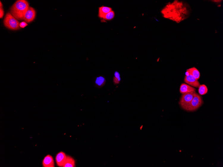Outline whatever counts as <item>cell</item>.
Instances as JSON below:
<instances>
[{
  "label": "cell",
  "mask_w": 223,
  "mask_h": 167,
  "mask_svg": "<svg viewBox=\"0 0 223 167\" xmlns=\"http://www.w3.org/2000/svg\"><path fill=\"white\" fill-rule=\"evenodd\" d=\"M29 7L28 1L25 0H18L11 7V14L17 20H24V15Z\"/></svg>",
  "instance_id": "obj_1"
},
{
  "label": "cell",
  "mask_w": 223,
  "mask_h": 167,
  "mask_svg": "<svg viewBox=\"0 0 223 167\" xmlns=\"http://www.w3.org/2000/svg\"><path fill=\"white\" fill-rule=\"evenodd\" d=\"M0 17H1V18L3 17V16L4 15V12L3 9L2 8H1L0 9Z\"/></svg>",
  "instance_id": "obj_18"
},
{
  "label": "cell",
  "mask_w": 223,
  "mask_h": 167,
  "mask_svg": "<svg viewBox=\"0 0 223 167\" xmlns=\"http://www.w3.org/2000/svg\"><path fill=\"white\" fill-rule=\"evenodd\" d=\"M4 25L10 30H17L20 29V23L10 12L7 13L4 21Z\"/></svg>",
  "instance_id": "obj_2"
},
{
  "label": "cell",
  "mask_w": 223,
  "mask_h": 167,
  "mask_svg": "<svg viewBox=\"0 0 223 167\" xmlns=\"http://www.w3.org/2000/svg\"><path fill=\"white\" fill-rule=\"evenodd\" d=\"M114 17H115V13L112 10L107 13L103 19L105 20H112Z\"/></svg>",
  "instance_id": "obj_15"
},
{
  "label": "cell",
  "mask_w": 223,
  "mask_h": 167,
  "mask_svg": "<svg viewBox=\"0 0 223 167\" xmlns=\"http://www.w3.org/2000/svg\"><path fill=\"white\" fill-rule=\"evenodd\" d=\"M186 71L188 72L189 74L192 75L197 80L199 79L200 77V71L195 67L187 69Z\"/></svg>",
  "instance_id": "obj_11"
},
{
  "label": "cell",
  "mask_w": 223,
  "mask_h": 167,
  "mask_svg": "<svg viewBox=\"0 0 223 167\" xmlns=\"http://www.w3.org/2000/svg\"><path fill=\"white\" fill-rule=\"evenodd\" d=\"M112 11V8L102 6L99 7L98 16L100 18H103L109 12Z\"/></svg>",
  "instance_id": "obj_10"
},
{
  "label": "cell",
  "mask_w": 223,
  "mask_h": 167,
  "mask_svg": "<svg viewBox=\"0 0 223 167\" xmlns=\"http://www.w3.org/2000/svg\"><path fill=\"white\" fill-rule=\"evenodd\" d=\"M0 7H1V8H2V4L1 1V5H0Z\"/></svg>",
  "instance_id": "obj_19"
},
{
  "label": "cell",
  "mask_w": 223,
  "mask_h": 167,
  "mask_svg": "<svg viewBox=\"0 0 223 167\" xmlns=\"http://www.w3.org/2000/svg\"><path fill=\"white\" fill-rule=\"evenodd\" d=\"M43 165L45 167H55V163L52 156L50 155L46 156L43 160Z\"/></svg>",
  "instance_id": "obj_9"
},
{
  "label": "cell",
  "mask_w": 223,
  "mask_h": 167,
  "mask_svg": "<svg viewBox=\"0 0 223 167\" xmlns=\"http://www.w3.org/2000/svg\"><path fill=\"white\" fill-rule=\"evenodd\" d=\"M198 88V92L200 95H204L207 93L208 88L205 85H200Z\"/></svg>",
  "instance_id": "obj_13"
},
{
  "label": "cell",
  "mask_w": 223,
  "mask_h": 167,
  "mask_svg": "<svg viewBox=\"0 0 223 167\" xmlns=\"http://www.w3.org/2000/svg\"><path fill=\"white\" fill-rule=\"evenodd\" d=\"M36 16V11L33 8L29 7L25 15H24V20L26 23H31L34 19Z\"/></svg>",
  "instance_id": "obj_6"
},
{
  "label": "cell",
  "mask_w": 223,
  "mask_h": 167,
  "mask_svg": "<svg viewBox=\"0 0 223 167\" xmlns=\"http://www.w3.org/2000/svg\"><path fill=\"white\" fill-rule=\"evenodd\" d=\"M75 166V161L74 158L69 156H67L66 161L63 167H74Z\"/></svg>",
  "instance_id": "obj_12"
},
{
  "label": "cell",
  "mask_w": 223,
  "mask_h": 167,
  "mask_svg": "<svg viewBox=\"0 0 223 167\" xmlns=\"http://www.w3.org/2000/svg\"><path fill=\"white\" fill-rule=\"evenodd\" d=\"M67 157V156L64 152H60L58 153L56 158L57 166L59 167H63L66 161Z\"/></svg>",
  "instance_id": "obj_7"
},
{
  "label": "cell",
  "mask_w": 223,
  "mask_h": 167,
  "mask_svg": "<svg viewBox=\"0 0 223 167\" xmlns=\"http://www.w3.org/2000/svg\"><path fill=\"white\" fill-rule=\"evenodd\" d=\"M203 104L202 97L197 93L188 106L184 110L189 112H194L199 109Z\"/></svg>",
  "instance_id": "obj_3"
},
{
  "label": "cell",
  "mask_w": 223,
  "mask_h": 167,
  "mask_svg": "<svg viewBox=\"0 0 223 167\" xmlns=\"http://www.w3.org/2000/svg\"><path fill=\"white\" fill-rule=\"evenodd\" d=\"M28 25V24L25 22H22L20 24V26L21 28H24Z\"/></svg>",
  "instance_id": "obj_17"
},
{
  "label": "cell",
  "mask_w": 223,
  "mask_h": 167,
  "mask_svg": "<svg viewBox=\"0 0 223 167\" xmlns=\"http://www.w3.org/2000/svg\"><path fill=\"white\" fill-rule=\"evenodd\" d=\"M196 93L195 92L183 94L179 102V104L182 108L184 110L186 109Z\"/></svg>",
  "instance_id": "obj_4"
},
{
  "label": "cell",
  "mask_w": 223,
  "mask_h": 167,
  "mask_svg": "<svg viewBox=\"0 0 223 167\" xmlns=\"http://www.w3.org/2000/svg\"><path fill=\"white\" fill-rule=\"evenodd\" d=\"M184 82L186 84L196 88H198L200 85V83L198 80L192 75L189 74L186 75L184 79Z\"/></svg>",
  "instance_id": "obj_5"
},
{
  "label": "cell",
  "mask_w": 223,
  "mask_h": 167,
  "mask_svg": "<svg viewBox=\"0 0 223 167\" xmlns=\"http://www.w3.org/2000/svg\"><path fill=\"white\" fill-rule=\"evenodd\" d=\"M106 82L105 78L103 77H99L97 78L95 81V83L98 87H102L104 85Z\"/></svg>",
  "instance_id": "obj_14"
},
{
  "label": "cell",
  "mask_w": 223,
  "mask_h": 167,
  "mask_svg": "<svg viewBox=\"0 0 223 167\" xmlns=\"http://www.w3.org/2000/svg\"><path fill=\"white\" fill-rule=\"evenodd\" d=\"M121 81L120 74L117 71H116L114 73V77L113 82L115 84H118Z\"/></svg>",
  "instance_id": "obj_16"
},
{
  "label": "cell",
  "mask_w": 223,
  "mask_h": 167,
  "mask_svg": "<svg viewBox=\"0 0 223 167\" xmlns=\"http://www.w3.org/2000/svg\"><path fill=\"white\" fill-rule=\"evenodd\" d=\"M196 90V89L184 83L181 85L179 90L180 93L182 94L195 92Z\"/></svg>",
  "instance_id": "obj_8"
}]
</instances>
